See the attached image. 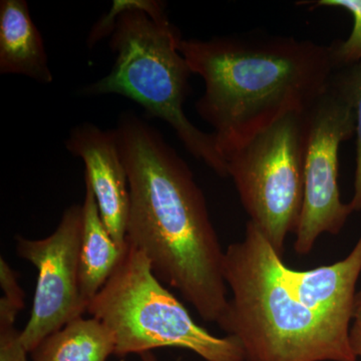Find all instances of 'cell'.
Returning a JSON list of instances; mask_svg holds the SVG:
<instances>
[{
	"label": "cell",
	"instance_id": "cell-1",
	"mask_svg": "<svg viewBox=\"0 0 361 361\" xmlns=\"http://www.w3.org/2000/svg\"><path fill=\"white\" fill-rule=\"evenodd\" d=\"M249 221L245 237L225 251L232 298L218 325L245 361H356L350 345L361 236L348 257L310 270L289 268Z\"/></svg>",
	"mask_w": 361,
	"mask_h": 361
},
{
	"label": "cell",
	"instance_id": "cell-2",
	"mask_svg": "<svg viewBox=\"0 0 361 361\" xmlns=\"http://www.w3.org/2000/svg\"><path fill=\"white\" fill-rule=\"evenodd\" d=\"M129 178L127 242L158 279L179 291L207 322L227 308L225 252L191 169L155 128L133 113L115 129Z\"/></svg>",
	"mask_w": 361,
	"mask_h": 361
},
{
	"label": "cell",
	"instance_id": "cell-3",
	"mask_svg": "<svg viewBox=\"0 0 361 361\" xmlns=\"http://www.w3.org/2000/svg\"><path fill=\"white\" fill-rule=\"evenodd\" d=\"M180 54L205 85L196 103L223 158L325 92L334 71L330 47L269 35L182 39Z\"/></svg>",
	"mask_w": 361,
	"mask_h": 361
},
{
	"label": "cell",
	"instance_id": "cell-4",
	"mask_svg": "<svg viewBox=\"0 0 361 361\" xmlns=\"http://www.w3.org/2000/svg\"><path fill=\"white\" fill-rule=\"evenodd\" d=\"M156 0H115L111 11L92 27L90 47L110 37L116 54L108 75L87 85L85 94H120L168 123L187 151L220 177H228L227 164L213 134L190 122L184 103L193 75L179 49L182 37Z\"/></svg>",
	"mask_w": 361,
	"mask_h": 361
},
{
	"label": "cell",
	"instance_id": "cell-5",
	"mask_svg": "<svg viewBox=\"0 0 361 361\" xmlns=\"http://www.w3.org/2000/svg\"><path fill=\"white\" fill-rule=\"evenodd\" d=\"M87 312L111 330L118 357L177 348L206 361H245L239 341L213 336L197 324L161 284L144 253L128 242L122 260Z\"/></svg>",
	"mask_w": 361,
	"mask_h": 361
},
{
	"label": "cell",
	"instance_id": "cell-6",
	"mask_svg": "<svg viewBox=\"0 0 361 361\" xmlns=\"http://www.w3.org/2000/svg\"><path fill=\"white\" fill-rule=\"evenodd\" d=\"M304 111L286 114L224 157L250 222L280 256L302 212Z\"/></svg>",
	"mask_w": 361,
	"mask_h": 361
},
{
	"label": "cell",
	"instance_id": "cell-7",
	"mask_svg": "<svg viewBox=\"0 0 361 361\" xmlns=\"http://www.w3.org/2000/svg\"><path fill=\"white\" fill-rule=\"evenodd\" d=\"M304 197L294 249L307 255L323 233L337 235L353 213L342 203L338 153L355 135V111L330 87L304 111Z\"/></svg>",
	"mask_w": 361,
	"mask_h": 361
},
{
	"label": "cell",
	"instance_id": "cell-8",
	"mask_svg": "<svg viewBox=\"0 0 361 361\" xmlns=\"http://www.w3.org/2000/svg\"><path fill=\"white\" fill-rule=\"evenodd\" d=\"M82 225V205L75 204L66 209L56 231L47 238L16 236L18 256L37 270L32 313L20 331L21 343L28 353L87 311L80 288Z\"/></svg>",
	"mask_w": 361,
	"mask_h": 361
},
{
	"label": "cell",
	"instance_id": "cell-9",
	"mask_svg": "<svg viewBox=\"0 0 361 361\" xmlns=\"http://www.w3.org/2000/svg\"><path fill=\"white\" fill-rule=\"evenodd\" d=\"M66 146L70 153L84 161L85 180L92 187L104 224L123 250L127 245L130 197L129 178L115 130L82 123L71 130Z\"/></svg>",
	"mask_w": 361,
	"mask_h": 361
},
{
	"label": "cell",
	"instance_id": "cell-10",
	"mask_svg": "<svg viewBox=\"0 0 361 361\" xmlns=\"http://www.w3.org/2000/svg\"><path fill=\"white\" fill-rule=\"evenodd\" d=\"M0 73L25 75L44 85L54 80L44 40L25 0L0 2Z\"/></svg>",
	"mask_w": 361,
	"mask_h": 361
},
{
	"label": "cell",
	"instance_id": "cell-11",
	"mask_svg": "<svg viewBox=\"0 0 361 361\" xmlns=\"http://www.w3.org/2000/svg\"><path fill=\"white\" fill-rule=\"evenodd\" d=\"M82 204L84 225L80 250V288L89 305L122 260L123 251L116 245L104 224L90 183L85 180Z\"/></svg>",
	"mask_w": 361,
	"mask_h": 361
},
{
	"label": "cell",
	"instance_id": "cell-12",
	"mask_svg": "<svg viewBox=\"0 0 361 361\" xmlns=\"http://www.w3.org/2000/svg\"><path fill=\"white\" fill-rule=\"evenodd\" d=\"M113 334L97 318L80 317L33 349L32 361H106L115 355Z\"/></svg>",
	"mask_w": 361,
	"mask_h": 361
},
{
	"label": "cell",
	"instance_id": "cell-13",
	"mask_svg": "<svg viewBox=\"0 0 361 361\" xmlns=\"http://www.w3.org/2000/svg\"><path fill=\"white\" fill-rule=\"evenodd\" d=\"M329 85L355 111L356 166L355 195L349 205L353 212L361 211V61L334 68Z\"/></svg>",
	"mask_w": 361,
	"mask_h": 361
},
{
	"label": "cell",
	"instance_id": "cell-14",
	"mask_svg": "<svg viewBox=\"0 0 361 361\" xmlns=\"http://www.w3.org/2000/svg\"><path fill=\"white\" fill-rule=\"evenodd\" d=\"M316 7L341 8L350 14L353 20V30L348 39L337 40L331 45L334 68L353 65L361 61V0H320L310 2Z\"/></svg>",
	"mask_w": 361,
	"mask_h": 361
},
{
	"label": "cell",
	"instance_id": "cell-15",
	"mask_svg": "<svg viewBox=\"0 0 361 361\" xmlns=\"http://www.w3.org/2000/svg\"><path fill=\"white\" fill-rule=\"evenodd\" d=\"M14 322L16 319L0 318V361H28V353Z\"/></svg>",
	"mask_w": 361,
	"mask_h": 361
},
{
	"label": "cell",
	"instance_id": "cell-16",
	"mask_svg": "<svg viewBox=\"0 0 361 361\" xmlns=\"http://www.w3.org/2000/svg\"><path fill=\"white\" fill-rule=\"evenodd\" d=\"M350 345L356 357H361V310L355 311L350 327Z\"/></svg>",
	"mask_w": 361,
	"mask_h": 361
},
{
	"label": "cell",
	"instance_id": "cell-17",
	"mask_svg": "<svg viewBox=\"0 0 361 361\" xmlns=\"http://www.w3.org/2000/svg\"><path fill=\"white\" fill-rule=\"evenodd\" d=\"M140 357H141L142 361H158V360H157L156 355H154L152 351L142 353V355H140Z\"/></svg>",
	"mask_w": 361,
	"mask_h": 361
},
{
	"label": "cell",
	"instance_id": "cell-18",
	"mask_svg": "<svg viewBox=\"0 0 361 361\" xmlns=\"http://www.w3.org/2000/svg\"><path fill=\"white\" fill-rule=\"evenodd\" d=\"M361 310V289L360 291L356 292L355 301V311Z\"/></svg>",
	"mask_w": 361,
	"mask_h": 361
}]
</instances>
